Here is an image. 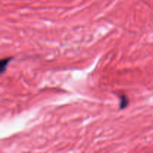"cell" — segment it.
<instances>
[{
  "instance_id": "1",
  "label": "cell",
  "mask_w": 153,
  "mask_h": 153,
  "mask_svg": "<svg viewBox=\"0 0 153 153\" xmlns=\"http://www.w3.org/2000/svg\"><path fill=\"white\" fill-rule=\"evenodd\" d=\"M10 60H11V58H6L1 61V72L2 73L5 71L6 67L7 66V64H8L9 61H10Z\"/></svg>"
}]
</instances>
